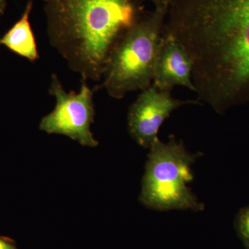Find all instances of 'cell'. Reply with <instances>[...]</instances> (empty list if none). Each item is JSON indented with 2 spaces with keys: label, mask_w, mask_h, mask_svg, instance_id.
<instances>
[{
  "label": "cell",
  "mask_w": 249,
  "mask_h": 249,
  "mask_svg": "<svg viewBox=\"0 0 249 249\" xmlns=\"http://www.w3.org/2000/svg\"><path fill=\"white\" fill-rule=\"evenodd\" d=\"M193 62L183 46L173 36L163 32L156 60L152 85L162 91H172L176 85L196 92Z\"/></svg>",
  "instance_id": "cell-7"
},
{
  "label": "cell",
  "mask_w": 249,
  "mask_h": 249,
  "mask_svg": "<svg viewBox=\"0 0 249 249\" xmlns=\"http://www.w3.org/2000/svg\"><path fill=\"white\" fill-rule=\"evenodd\" d=\"M149 149L139 197L142 204L159 211L204 210V204L187 186L193 179L191 165L199 153L187 151L182 142H178L173 135L168 142L158 139Z\"/></svg>",
  "instance_id": "cell-4"
},
{
  "label": "cell",
  "mask_w": 249,
  "mask_h": 249,
  "mask_svg": "<svg viewBox=\"0 0 249 249\" xmlns=\"http://www.w3.org/2000/svg\"><path fill=\"white\" fill-rule=\"evenodd\" d=\"M6 0H0V15L4 12L5 6H6Z\"/></svg>",
  "instance_id": "cell-12"
},
{
  "label": "cell",
  "mask_w": 249,
  "mask_h": 249,
  "mask_svg": "<svg viewBox=\"0 0 249 249\" xmlns=\"http://www.w3.org/2000/svg\"><path fill=\"white\" fill-rule=\"evenodd\" d=\"M237 227L240 237L249 249V206L241 210L237 216Z\"/></svg>",
  "instance_id": "cell-9"
},
{
  "label": "cell",
  "mask_w": 249,
  "mask_h": 249,
  "mask_svg": "<svg viewBox=\"0 0 249 249\" xmlns=\"http://www.w3.org/2000/svg\"><path fill=\"white\" fill-rule=\"evenodd\" d=\"M49 42L82 80L102 79L109 55L142 17L140 0H44Z\"/></svg>",
  "instance_id": "cell-2"
},
{
  "label": "cell",
  "mask_w": 249,
  "mask_h": 249,
  "mask_svg": "<svg viewBox=\"0 0 249 249\" xmlns=\"http://www.w3.org/2000/svg\"><path fill=\"white\" fill-rule=\"evenodd\" d=\"M0 249H17L9 240L0 237Z\"/></svg>",
  "instance_id": "cell-11"
},
{
  "label": "cell",
  "mask_w": 249,
  "mask_h": 249,
  "mask_svg": "<svg viewBox=\"0 0 249 249\" xmlns=\"http://www.w3.org/2000/svg\"><path fill=\"white\" fill-rule=\"evenodd\" d=\"M155 4V7H165L169 9L175 0H149Z\"/></svg>",
  "instance_id": "cell-10"
},
{
  "label": "cell",
  "mask_w": 249,
  "mask_h": 249,
  "mask_svg": "<svg viewBox=\"0 0 249 249\" xmlns=\"http://www.w3.org/2000/svg\"><path fill=\"white\" fill-rule=\"evenodd\" d=\"M49 93L56 100L53 111L42 118L39 128L48 134H61L84 146L94 147L98 142L90 127L94 121V91L82 80L80 91L67 92L55 73L52 75Z\"/></svg>",
  "instance_id": "cell-5"
},
{
  "label": "cell",
  "mask_w": 249,
  "mask_h": 249,
  "mask_svg": "<svg viewBox=\"0 0 249 249\" xmlns=\"http://www.w3.org/2000/svg\"><path fill=\"white\" fill-rule=\"evenodd\" d=\"M171 91H162L151 85L142 91L128 113L129 131L139 145L150 148L158 140L159 129L174 110L199 101H181L171 96Z\"/></svg>",
  "instance_id": "cell-6"
},
{
  "label": "cell",
  "mask_w": 249,
  "mask_h": 249,
  "mask_svg": "<svg viewBox=\"0 0 249 249\" xmlns=\"http://www.w3.org/2000/svg\"><path fill=\"white\" fill-rule=\"evenodd\" d=\"M33 1L28 2L22 17L9 31L0 38V45H4L14 53L35 62L39 58L35 36L29 22Z\"/></svg>",
  "instance_id": "cell-8"
},
{
  "label": "cell",
  "mask_w": 249,
  "mask_h": 249,
  "mask_svg": "<svg viewBox=\"0 0 249 249\" xmlns=\"http://www.w3.org/2000/svg\"><path fill=\"white\" fill-rule=\"evenodd\" d=\"M163 32L191 58L199 101L220 114L249 103V0H175Z\"/></svg>",
  "instance_id": "cell-1"
},
{
  "label": "cell",
  "mask_w": 249,
  "mask_h": 249,
  "mask_svg": "<svg viewBox=\"0 0 249 249\" xmlns=\"http://www.w3.org/2000/svg\"><path fill=\"white\" fill-rule=\"evenodd\" d=\"M168 8L142 16L117 42L108 59L102 87L112 98L151 86Z\"/></svg>",
  "instance_id": "cell-3"
}]
</instances>
